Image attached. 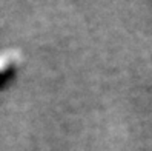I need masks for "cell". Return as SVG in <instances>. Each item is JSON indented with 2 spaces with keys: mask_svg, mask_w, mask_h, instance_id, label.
Returning a JSON list of instances; mask_svg holds the SVG:
<instances>
[{
  "mask_svg": "<svg viewBox=\"0 0 152 151\" xmlns=\"http://www.w3.org/2000/svg\"><path fill=\"white\" fill-rule=\"evenodd\" d=\"M14 65L15 63H14V59L11 54H0V86L12 74Z\"/></svg>",
  "mask_w": 152,
  "mask_h": 151,
  "instance_id": "1",
  "label": "cell"
}]
</instances>
